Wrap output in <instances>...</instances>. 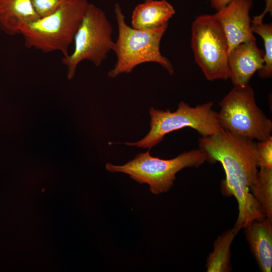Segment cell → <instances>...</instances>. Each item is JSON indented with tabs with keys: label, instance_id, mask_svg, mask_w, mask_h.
Instances as JSON below:
<instances>
[{
	"label": "cell",
	"instance_id": "30bf717a",
	"mask_svg": "<svg viewBox=\"0 0 272 272\" xmlns=\"http://www.w3.org/2000/svg\"><path fill=\"white\" fill-rule=\"evenodd\" d=\"M263 50L259 49L256 40L243 42L232 48L229 53L228 79L234 86L244 87L264 65Z\"/></svg>",
	"mask_w": 272,
	"mask_h": 272
},
{
	"label": "cell",
	"instance_id": "52a82bcc",
	"mask_svg": "<svg viewBox=\"0 0 272 272\" xmlns=\"http://www.w3.org/2000/svg\"><path fill=\"white\" fill-rule=\"evenodd\" d=\"M112 32V26L105 12L89 3L74 37V49L62 58V63L67 69L68 79L74 77L77 66L83 60H89L97 66L101 65L113 49Z\"/></svg>",
	"mask_w": 272,
	"mask_h": 272
},
{
	"label": "cell",
	"instance_id": "6da1fadb",
	"mask_svg": "<svg viewBox=\"0 0 272 272\" xmlns=\"http://www.w3.org/2000/svg\"><path fill=\"white\" fill-rule=\"evenodd\" d=\"M199 149L207 161L219 162L226 178L221 191L234 196L238 203V215L233 228L239 232L251 221L266 217L259 203L250 192L258 172L256 143L221 128L217 134L201 137Z\"/></svg>",
	"mask_w": 272,
	"mask_h": 272
},
{
	"label": "cell",
	"instance_id": "ba28073f",
	"mask_svg": "<svg viewBox=\"0 0 272 272\" xmlns=\"http://www.w3.org/2000/svg\"><path fill=\"white\" fill-rule=\"evenodd\" d=\"M191 47L195 62L208 80L228 79V40L214 15L199 16L193 22Z\"/></svg>",
	"mask_w": 272,
	"mask_h": 272
},
{
	"label": "cell",
	"instance_id": "ac0fdd59",
	"mask_svg": "<svg viewBox=\"0 0 272 272\" xmlns=\"http://www.w3.org/2000/svg\"><path fill=\"white\" fill-rule=\"evenodd\" d=\"M34 9L39 16H47L70 0H32Z\"/></svg>",
	"mask_w": 272,
	"mask_h": 272
},
{
	"label": "cell",
	"instance_id": "5bb4252c",
	"mask_svg": "<svg viewBox=\"0 0 272 272\" xmlns=\"http://www.w3.org/2000/svg\"><path fill=\"white\" fill-rule=\"evenodd\" d=\"M238 233L233 228L225 231L216 239L213 250L207 259V272H230L232 270L230 248Z\"/></svg>",
	"mask_w": 272,
	"mask_h": 272
},
{
	"label": "cell",
	"instance_id": "4fadbf2b",
	"mask_svg": "<svg viewBox=\"0 0 272 272\" xmlns=\"http://www.w3.org/2000/svg\"><path fill=\"white\" fill-rule=\"evenodd\" d=\"M175 13L174 7L166 0H146L134 9L131 26L143 30L157 29L168 24Z\"/></svg>",
	"mask_w": 272,
	"mask_h": 272
},
{
	"label": "cell",
	"instance_id": "2e32d148",
	"mask_svg": "<svg viewBox=\"0 0 272 272\" xmlns=\"http://www.w3.org/2000/svg\"><path fill=\"white\" fill-rule=\"evenodd\" d=\"M253 33L259 35L264 41V63L263 67L258 71L259 76L267 79L272 76V26L271 24H251Z\"/></svg>",
	"mask_w": 272,
	"mask_h": 272
},
{
	"label": "cell",
	"instance_id": "7a4b0ae2",
	"mask_svg": "<svg viewBox=\"0 0 272 272\" xmlns=\"http://www.w3.org/2000/svg\"><path fill=\"white\" fill-rule=\"evenodd\" d=\"M118 35L113 51L116 57L114 67L108 73L109 78L131 72L138 65L155 62L165 69L170 75L174 72L171 62L160 51V43L168 24L157 29L143 30L130 27L126 23L120 5H114Z\"/></svg>",
	"mask_w": 272,
	"mask_h": 272
},
{
	"label": "cell",
	"instance_id": "277c9868",
	"mask_svg": "<svg viewBox=\"0 0 272 272\" xmlns=\"http://www.w3.org/2000/svg\"><path fill=\"white\" fill-rule=\"evenodd\" d=\"M206 161L207 157L200 149L183 152L168 160L151 156L149 149L124 165L107 163L105 167L110 172L124 173L141 184H149L150 192L157 195L171 189L179 171L185 168H198Z\"/></svg>",
	"mask_w": 272,
	"mask_h": 272
},
{
	"label": "cell",
	"instance_id": "9a60e30c",
	"mask_svg": "<svg viewBox=\"0 0 272 272\" xmlns=\"http://www.w3.org/2000/svg\"><path fill=\"white\" fill-rule=\"evenodd\" d=\"M250 192L265 217L272 220V168H260Z\"/></svg>",
	"mask_w": 272,
	"mask_h": 272
},
{
	"label": "cell",
	"instance_id": "9c48e42d",
	"mask_svg": "<svg viewBox=\"0 0 272 272\" xmlns=\"http://www.w3.org/2000/svg\"><path fill=\"white\" fill-rule=\"evenodd\" d=\"M253 0H231L223 9L214 14L227 38L229 51L244 42L256 40L252 31L249 13Z\"/></svg>",
	"mask_w": 272,
	"mask_h": 272
},
{
	"label": "cell",
	"instance_id": "ffe728a7",
	"mask_svg": "<svg viewBox=\"0 0 272 272\" xmlns=\"http://www.w3.org/2000/svg\"><path fill=\"white\" fill-rule=\"evenodd\" d=\"M211 7L217 11L225 7L231 0H209Z\"/></svg>",
	"mask_w": 272,
	"mask_h": 272
},
{
	"label": "cell",
	"instance_id": "3957f363",
	"mask_svg": "<svg viewBox=\"0 0 272 272\" xmlns=\"http://www.w3.org/2000/svg\"><path fill=\"white\" fill-rule=\"evenodd\" d=\"M89 4L87 0H70L52 13L26 25L20 33L26 47L67 55Z\"/></svg>",
	"mask_w": 272,
	"mask_h": 272
},
{
	"label": "cell",
	"instance_id": "e0dca14e",
	"mask_svg": "<svg viewBox=\"0 0 272 272\" xmlns=\"http://www.w3.org/2000/svg\"><path fill=\"white\" fill-rule=\"evenodd\" d=\"M257 165L259 168H272V137L256 143Z\"/></svg>",
	"mask_w": 272,
	"mask_h": 272
},
{
	"label": "cell",
	"instance_id": "7c38bea8",
	"mask_svg": "<svg viewBox=\"0 0 272 272\" xmlns=\"http://www.w3.org/2000/svg\"><path fill=\"white\" fill-rule=\"evenodd\" d=\"M38 18L32 0H0V30L6 34H20L26 25Z\"/></svg>",
	"mask_w": 272,
	"mask_h": 272
},
{
	"label": "cell",
	"instance_id": "5b68a950",
	"mask_svg": "<svg viewBox=\"0 0 272 272\" xmlns=\"http://www.w3.org/2000/svg\"><path fill=\"white\" fill-rule=\"evenodd\" d=\"M214 103L209 102L191 107L181 101L173 112L159 110L151 107L150 130L142 140L135 143H125L142 148H152L160 143L166 134L185 127L196 130L202 137L218 133L221 129L218 113L212 109Z\"/></svg>",
	"mask_w": 272,
	"mask_h": 272
},
{
	"label": "cell",
	"instance_id": "d6986e66",
	"mask_svg": "<svg viewBox=\"0 0 272 272\" xmlns=\"http://www.w3.org/2000/svg\"><path fill=\"white\" fill-rule=\"evenodd\" d=\"M271 0H266V8L263 12L259 16H255L252 20V24H259L262 23V19L264 16L267 12H270L271 14Z\"/></svg>",
	"mask_w": 272,
	"mask_h": 272
},
{
	"label": "cell",
	"instance_id": "8992f818",
	"mask_svg": "<svg viewBox=\"0 0 272 272\" xmlns=\"http://www.w3.org/2000/svg\"><path fill=\"white\" fill-rule=\"evenodd\" d=\"M219 105L222 129L253 141H262L271 136L272 122L257 106L249 84L234 86Z\"/></svg>",
	"mask_w": 272,
	"mask_h": 272
},
{
	"label": "cell",
	"instance_id": "8fae6325",
	"mask_svg": "<svg viewBox=\"0 0 272 272\" xmlns=\"http://www.w3.org/2000/svg\"><path fill=\"white\" fill-rule=\"evenodd\" d=\"M243 229L250 251L259 269L262 272H271L272 220L266 217L255 219Z\"/></svg>",
	"mask_w": 272,
	"mask_h": 272
},
{
	"label": "cell",
	"instance_id": "44dd1931",
	"mask_svg": "<svg viewBox=\"0 0 272 272\" xmlns=\"http://www.w3.org/2000/svg\"><path fill=\"white\" fill-rule=\"evenodd\" d=\"M145 1H146V0H145Z\"/></svg>",
	"mask_w": 272,
	"mask_h": 272
}]
</instances>
